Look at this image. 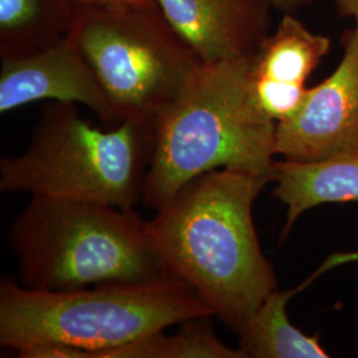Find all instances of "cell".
Here are the masks:
<instances>
[{
    "label": "cell",
    "mask_w": 358,
    "mask_h": 358,
    "mask_svg": "<svg viewBox=\"0 0 358 358\" xmlns=\"http://www.w3.org/2000/svg\"><path fill=\"white\" fill-rule=\"evenodd\" d=\"M268 182L229 169L210 171L145 220L167 272L190 285L214 316L238 333L276 291L252 219V205Z\"/></svg>",
    "instance_id": "6da1fadb"
},
{
    "label": "cell",
    "mask_w": 358,
    "mask_h": 358,
    "mask_svg": "<svg viewBox=\"0 0 358 358\" xmlns=\"http://www.w3.org/2000/svg\"><path fill=\"white\" fill-rule=\"evenodd\" d=\"M213 310L173 275L73 291L0 282V344L22 358H105L117 348Z\"/></svg>",
    "instance_id": "7a4b0ae2"
},
{
    "label": "cell",
    "mask_w": 358,
    "mask_h": 358,
    "mask_svg": "<svg viewBox=\"0 0 358 358\" xmlns=\"http://www.w3.org/2000/svg\"><path fill=\"white\" fill-rule=\"evenodd\" d=\"M251 57L205 64L154 122L142 203L158 210L192 179L229 169L272 182L276 122L251 94Z\"/></svg>",
    "instance_id": "3957f363"
},
{
    "label": "cell",
    "mask_w": 358,
    "mask_h": 358,
    "mask_svg": "<svg viewBox=\"0 0 358 358\" xmlns=\"http://www.w3.org/2000/svg\"><path fill=\"white\" fill-rule=\"evenodd\" d=\"M8 242L23 285L60 292L170 275L134 210L97 202L31 196Z\"/></svg>",
    "instance_id": "277c9868"
},
{
    "label": "cell",
    "mask_w": 358,
    "mask_h": 358,
    "mask_svg": "<svg viewBox=\"0 0 358 358\" xmlns=\"http://www.w3.org/2000/svg\"><path fill=\"white\" fill-rule=\"evenodd\" d=\"M154 124L125 120L103 130L76 103L47 106L26 152L0 159V190L134 210L152 162Z\"/></svg>",
    "instance_id": "5b68a950"
},
{
    "label": "cell",
    "mask_w": 358,
    "mask_h": 358,
    "mask_svg": "<svg viewBox=\"0 0 358 358\" xmlns=\"http://www.w3.org/2000/svg\"><path fill=\"white\" fill-rule=\"evenodd\" d=\"M120 121L154 124L203 63L155 3L80 8L69 34Z\"/></svg>",
    "instance_id": "8992f818"
},
{
    "label": "cell",
    "mask_w": 358,
    "mask_h": 358,
    "mask_svg": "<svg viewBox=\"0 0 358 358\" xmlns=\"http://www.w3.org/2000/svg\"><path fill=\"white\" fill-rule=\"evenodd\" d=\"M337 69L307 96L292 117L278 122L275 152L288 161L317 162L358 149V34L341 38Z\"/></svg>",
    "instance_id": "52a82bcc"
},
{
    "label": "cell",
    "mask_w": 358,
    "mask_h": 358,
    "mask_svg": "<svg viewBox=\"0 0 358 358\" xmlns=\"http://www.w3.org/2000/svg\"><path fill=\"white\" fill-rule=\"evenodd\" d=\"M53 100L81 103L105 124H120L103 85L71 35L38 52L1 59L0 112Z\"/></svg>",
    "instance_id": "ba28073f"
},
{
    "label": "cell",
    "mask_w": 358,
    "mask_h": 358,
    "mask_svg": "<svg viewBox=\"0 0 358 358\" xmlns=\"http://www.w3.org/2000/svg\"><path fill=\"white\" fill-rule=\"evenodd\" d=\"M203 64L251 57L269 35L272 0H154Z\"/></svg>",
    "instance_id": "9c48e42d"
},
{
    "label": "cell",
    "mask_w": 358,
    "mask_h": 358,
    "mask_svg": "<svg viewBox=\"0 0 358 358\" xmlns=\"http://www.w3.org/2000/svg\"><path fill=\"white\" fill-rule=\"evenodd\" d=\"M329 50V38L285 13L251 59L250 90L259 109L276 124L292 117L307 96L308 78Z\"/></svg>",
    "instance_id": "30bf717a"
},
{
    "label": "cell",
    "mask_w": 358,
    "mask_h": 358,
    "mask_svg": "<svg viewBox=\"0 0 358 358\" xmlns=\"http://www.w3.org/2000/svg\"><path fill=\"white\" fill-rule=\"evenodd\" d=\"M273 195L287 205L282 238L304 211L324 203L358 202V149L317 162L284 159L273 164Z\"/></svg>",
    "instance_id": "8fae6325"
},
{
    "label": "cell",
    "mask_w": 358,
    "mask_h": 358,
    "mask_svg": "<svg viewBox=\"0 0 358 358\" xmlns=\"http://www.w3.org/2000/svg\"><path fill=\"white\" fill-rule=\"evenodd\" d=\"M76 0H0V57L40 51L69 34Z\"/></svg>",
    "instance_id": "7c38bea8"
},
{
    "label": "cell",
    "mask_w": 358,
    "mask_h": 358,
    "mask_svg": "<svg viewBox=\"0 0 358 358\" xmlns=\"http://www.w3.org/2000/svg\"><path fill=\"white\" fill-rule=\"evenodd\" d=\"M294 291H273L239 331L243 358H327L319 337L307 336L292 325L287 303Z\"/></svg>",
    "instance_id": "4fadbf2b"
},
{
    "label": "cell",
    "mask_w": 358,
    "mask_h": 358,
    "mask_svg": "<svg viewBox=\"0 0 358 358\" xmlns=\"http://www.w3.org/2000/svg\"><path fill=\"white\" fill-rule=\"evenodd\" d=\"M106 358H243L239 349L223 344L217 337L211 316L180 324L176 334L153 333L128 345L109 352Z\"/></svg>",
    "instance_id": "5bb4252c"
},
{
    "label": "cell",
    "mask_w": 358,
    "mask_h": 358,
    "mask_svg": "<svg viewBox=\"0 0 358 358\" xmlns=\"http://www.w3.org/2000/svg\"><path fill=\"white\" fill-rule=\"evenodd\" d=\"M78 8H105V7H120L131 4H148L155 3L154 0H76Z\"/></svg>",
    "instance_id": "9a60e30c"
},
{
    "label": "cell",
    "mask_w": 358,
    "mask_h": 358,
    "mask_svg": "<svg viewBox=\"0 0 358 358\" xmlns=\"http://www.w3.org/2000/svg\"><path fill=\"white\" fill-rule=\"evenodd\" d=\"M321 0H272L273 8L284 13H292L301 7L317 3Z\"/></svg>",
    "instance_id": "2e32d148"
},
{
    "label": "cell",
    "mask_w": 358,
    "mask_h": 358,
    "mask_svg": "<svg viewBox=\"0 0 358 358\" xmlns=\"http://www.w3.org/2000/svg\"><path fill=\"white\" fill-rule=\"evenodd\" d=\"M337 11L356 20V31L358 34V0H334Z\"/></svg>",
    "instance_id": "e0dca14e"
}]
</instances>
